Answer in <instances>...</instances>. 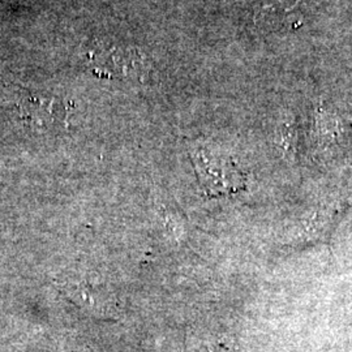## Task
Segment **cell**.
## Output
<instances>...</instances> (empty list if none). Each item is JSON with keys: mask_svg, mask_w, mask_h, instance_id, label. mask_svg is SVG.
Returning a JSON list of instances; mask_svg holds the SVG:
<instances>
[{"mask_svg": "<svg viewBox=\"0 0 352 352\" xmlns=\"http://www.w3.org/2000/svg\"><path fill=\"white\" fill-rule=\"evenodd\" d=\"M338 202L312 204L302 209L282 232L280 241L286 247H300L325 238L340 213Z\"/></svg>", "mask_w": 352, "mask_h": 352, "instance_id": "obj_1", "label": "cell"}, {"mask_svg": "<svg viewBox=\"0 0 352 352\" xmlns=\"http://www.w3.org/2000/svg\"><path fill=\"white\" fill-rule=\"evenodd\" d=\"M192 160L208 196L227 195L244 188V175L230 160L205 149L196 151Z\"/></svg>", "mask_w": 352, "mask_h": 352, "instance_id": "obj_2", "label": "cell"}, {"mask_svg": "<svg viewBox=\"0 0 352 352\" xmlns=\"http://www.w3.org/2000/svg\"><path fill=\"white\" fill-rule=\"evenodd\" d=\"M69 295L75 298L80 305L88 308L90 312L96 314H109L111 312L113 302L111 299L101 292L100 289H93L90 286H78L75 289H68Z\"/></svg>", "mask_w": 352, "mask_h": 352, "instance_id": "obj_5", "label": "cell"}, {"mask_svg": "<svg viewBox=\"0 0 352 352\" xmlns=\"http://www.w3.org/2000/svg\"><path fill=\"white\" fill-rule=\"evenodd\" d=\"M88 63L97 71L107 75H129L144 71L142 56L131 50L94 49L88 52Z\"/></svg>", "mask_w": 352, "mask_h": 352, "instance_id": "obj_3", "label": "cell"}, {"mask_svg": "<svg viewBox=\"0 0 352 352\" xmlns=\"http://www.w3.org/2000/svg\"><path fill=\"white\" fill-rule=\"evenodd\" d=\"M20 115L34 126H47L52 119V102L37 96H28L20 102Z\"/></svg>", "mask_w": 352, "mask_h": 352, "instance_id": "obj_4", "label": "cell"}]
</instances>
